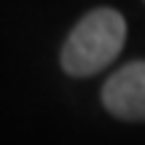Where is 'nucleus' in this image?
<instances>
[{
  "label": "nucleus",
  "instance_id": "1",
  "mask_svg": "<svg viewBox=\"0 0 145 145\" xmlns=\"http://www.w3.org/2000/svg\"><path fill=\"white\" fill-rule=\"evenodd\" d=\"M126 38V22L113 8L86 14L62 48V67L70 75H94L118 57Z\"/></svg>",
  "mask_w": 145,
  "mask_h": 145
},
{
  "label": "nucleus",
  "instance_id": "2",
  "mask_svg": "<svg viewBox=\"0 0 145 145\" xmlns=\"http://www.w3.org/2000/svg\"><path fill=\"white\" fill-rule=\"evenodd\" d=\"M102 102L118 118H145V62H132L110 75L102 89Z\"/></svg>",
  "mask_w": 145,
  "mask_h": 145
}]
</instances>
